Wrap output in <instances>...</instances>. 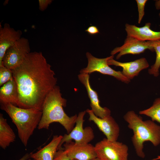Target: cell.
<instances>
[{
    "instance_id": "29",
    "label": "cell",
    "mask_w": 160,
    "mask_h": 160,
    "mask_svg": "<svg viewBox=\"0 0 160 160\" xmlns=\"http://www.w3.org/2000/svg\"><path fill=\"white\" fill-rule=\"evenodd\" d=\"M90 160H100V159H99L97 157L94 159H92Z\"/></svg>"
},
{
    "instance_id": "18",
    "label": "cell",
    "mask_w": 160,
    "mask_h": 160,
    "mask_svg": "<svg viewBox=\"0 0 160 160\" xmlns=\"http://www.w3.org/2000/svg\"><path fill=\"white\" fill-rule=\"evenodd\" d=\"M16 135L3 115L0 113V146L5 149L15 140Z\"/></svg>"
},
{
    "instance_id": "10",
    "label": "cell",
    "mask_w": 160,
    "mask_h": 160,
    "mask_svg": "<svg viewBox=\"0 0 160 160\" xmlns=\"http://www.w3.org/2000/svg\"><path fill=\"white\" fill-rule=\"evenodd\" d=\"M154 51L150 41H142L131 36H127L122 45L115 48L111 52V55L118 53L116 59L127 54L137 55L143 52L146 50Z\"/></svg>"
},
{
    "instance_id": "22",
    "label": "cell",
    "mask_w": 160,
    "mask_h": 160,
    "mask_svg": "<svg viewBox=\"0 0 160 160\" xmlns=\"http://www.w3.org/2000/svg\"><path fill=\"white\" fill-rule=\"evenodd\" d=\"M138 12V22L140 23L145 14V7L147 0H136Z\"/></svg>"
},
{
    "instance_id": "24",
    "label": "cell",
    "mask_w": 160,
    "mask_h": 160,
    "mask_svg": "<svg viewBox=\"0 0 160 160\" xmlns=\"http://www.w3.org/2000/svg\"><path fill=\"white\" fill-rule=\"evenodd\" d=\"M52 0H39V9L41 11H44L48 6L52 2Z\"/></svg>"
},
{
    "instance_id": "26",
    "label": "cell",
    "mask_w": 160,
    "mask_h": 160,
    "mask_svg": "<svg viewBox=\"0 0 160 160\" xmlns=\"http://www.w3.org/2000/svg\"><path fill=\"white\" fill-rule=\"evenodd\" d=\"M31 153H27L19 160H31Z\"/></svg>"
},
{
    "instance_id": "7",
    "label": "cell",
    "mask_w": 160,
    "mask_h": 160,
    "mask_svg": "<svg viewBox=\"0 0 160 160\" xmlns=\"http://www.w3.org/2000/svg\"><path fill=\"white\" fill-rule=\"evenodd\" d=\"M86 55L88 59V65L86 67L81 70L80 73L89 74L96 71L103 74L112 76L125 83L128 84L130 82V80L125 76L121 71H116L108 65V60L114 57V55L99 58L94 57L89 52L86 53Z\"/></svg>"
},
{
    "instance_id": "5",
    "label": "cell",
    "mask_w": 160,
    "mask_h": 160,
    "mask_svg": "<svg viewBox=\"0 0 160 160\" xmlns=\"http://www.w3.org/2000/svg\"><path fill=\"white\" fill-rule=\"evenodd\" d=\"M94 147L97 157L100 160H128V147L121 142L104 138Z\"/></svg>"
},
{
    "instance_id": "6",
    "label": "cell",
    "mask_w": 160,
    "mask_h": 160,
    "mask_svg": "<svg viewBox=\"0 0 160 160\" xmlns=\"http://www.w3.org/2000/svg\"><path fill=\"white\" fill-rule=\"evenodd\" d=\"M30 52L28 40L21 37L6 50L2 59V65L13 70L20 65Z\"/></svg>"
},
{
    "instance_id": "15",
    "label": "cell",
    "mask_w": 160,
    "mask_h": 160,
    "mask_svg": "<svg viewBox=\"0 0 160 160\" xmlns=\"http://www.w3.org/2000/svg\"><path fill=\"white\" fill-rule=\"evenodd\" d=\"M151 23H146L145 25L138 27L127 23L125 30L127 36H131L142 41H154L160 40V31H155L151 29Z\"/></svg>"
},
{
    "instance_id": "17",
    "label": "cell",
    "mask_w": 160,
    "mask_h": 160,
    "mask_svg": "<svg viewBox=\"0 0 160 160\" xmlns=\"http://www.w3.org/2000/svg\"><path fill=\"white\" fill-rule=\"evenodd\" d=\"M18 93L16 83L13 78L2 85L0 89V103H9L17 106Z\"/></svg>"
},
{
    "instance_id": "8",
    "label": "cell",
    "mask_w": 160,
    "mask_h": 160,
    "mask_svg": "<svg viewBox=\"0 0 160 160\" xmlns=\"http://www.w3.org/2000/svg\"><path fill=\"white\" fill-rule=\"evenodd\" d=\"M86 111L80 112L77 116L75 127L68 134H65L61 140L57 148V150L62 148V145L64 143L74 140L76 143H89L95 137L92 128L90 127L83 128L84 118Z\"/></svg>"
},
{
    "instance_id": "12",
    "label": "cell",
    "mask_w": 160,
    "mask_h": 160,
    "mask_svg": "<svg viewBox=\"0 0 160 160\" xmlns=\"http://www.w3.org/2000/svg\"><path fill=\"white\" fill-rule=\"evenodd\" d=\"M78 76L80 82L86 89L90 101L91 110L94 114L97 117L101 118L110 116V110L107 107H102L100 105L97 93L90 86L89 74L86 73H80Z\"/></svg>"
},
{
    "instance_id": "16",
    "label": "cell",
    "mask_w": 160,
    "mask_h": 160,
    "mask_svg": "<svg viewBox=\"0 0 160 160\" xmlns=\"http://www.w3.org/2000/svg\"><path fill=\"white\" fill-rule=\"evenodd\" d=\"M63 136H54L47 145L34 153H31V157L34 160H53Z\"/></svg>"
},
{
    "instance_id": "21",
    "label": "cell",
    "mask_w": 160,
    "mask_h": 160,
    "mask_svg": "<svg viewBox=\"0 0 160 160\" xmlns=\"http://www.w3.org/2000/svg\"><path fill=\"white\" fill-rule=\"evenodd\" d=\"M13 78L11 70L4 66H0V86Z\"/></svg>"
},
{
    "instance_id": "30",
    "label": "cell",
    "mask_w": 160,
    "mask_h": 160,
    "mask_svg": "<svg viewBox=\"0 0 160 160\" xmlns=\"http://www.w3.org/2000/svg\"><path fill=\"white\" fill-rule=\"evenodd\" d=\"M159 17H160V11L159 13Z\"/></svg>"
},
{
    "instance_id": "28",
    "label": "cell",
    "mask_w": 160,
    "mask_h": 160,
    "mask_svg": "<svg viewBox=\"0 0 160 160\" xmlns=\"http://www.w3.org/2000/svg\"><path fill=\"white\" fill-rule=\"evenodd\" d=\"M159 159H160V156H158L157 158L153 159L152 160H157Z\"/></svg>"
},
{
    "instance_id": "2",
    "label": "cell",
    "mask_w": 160,
    "mask_h": 160,
    "mask_svg": "<svg viewBox=\"0 0 160 160\" xmlns=\"http://www.w3.org/2000/svg\"><path fill=\"white\" fill-rule=\"evenodd\" d=\"M66 100L63 98L59 87L56 86L47 95L44 102L42 116L38 128L48 129L50 124L58 122L69 133L74 128L77 116H69L63 108L66 106Z\"/></svg>"
},
{
    "instance_id": "13",
    "label": "cell",
    "mask_w": 160,
    "mask_h": 160,
    "mask_svg": "<svg viewBox=\"0 0 160 160\" xmlns=\"http://www.w3.org/2000/svg\"><path fill=\"white\" fill-rule=\"evenodd\" d=\"M113 57H114L108 60V65H113L122 68V71L121 72L122 74L130 80L135 77L137 76L141 71L149 66L148 62L144 57L127 62L117 61L113 59Z\"/></svg>"
},
{
    "instance_id": "31",
    "label": "cell",
    "mask_w": 160,
    "mask_h": 160,
    "mask_svg": "<svg viewBox=\"0 0 160 160\" xmlns=\"http://www.w3.org/2000/svg\"></svg>"
},
{
    "instance_id": "19",
    "label": "cell",
    "mask_w": 160,
    "mask_h": 160,
    "mask_svg": "<svg viewBox=\"0 0 160 160\" xmlns=\"http://www.w3.org/2000/svg\"><path fill=\"white\" fill-rule=\"evenodd\" d=\"M139 113L147 116L150 117L153 121L160 123V97L156 98L151 107L140 111Z\"/></svg>"
},
{
    "instance_id": "20",
    "label": "cell",
    "mask_w": 160,
    "mask_h": 160,
    "mask_svg": "<svg viewBox=\"0 0 160 160\" xmlns=\"http://www.w3.org/2000/svg\"><path fill=\"white\" fill-rule=\"evenodd\" d=\"M151 46L156 53V60L154 63L148 70V73L155 77L159 75L160 68V40L150 41Z\"/></svg>"
},
{
    "instance_id": "3",
    "label": "cell",
    "mask_w": 160,
    "mask_h": 160,
    "mask_svg": "<svg viewBox=\"0 0 160 160\" xmlns=\"http://www.w3.org/2000/svg\"><path fill=\"white\" fill-rule=\"evenodd\" d=\"M124 119L128 123V127L133 132L132 141L136 154L144 158V143L150 141L155 146L160 144V126L151 120H143L142 117L132 110L126 113Z\"/></svg>"
},
{
    "instance_id": "11",
    "label": "cell",
    "mask_w": 160,
    "mask_h": 160,
    "mask_svg": "<svg viewBox=\"0 0 160 160\" xmlns=\"http://www.w3.org/2000/svg\"><path fill=\"white\" fill-rule=\"evenodd\" d=\"M63 146L68 155L73 160H90L97 157L94 146L90 144L76 143L71 140Z\"/></svg>"
},
{
    "instance_id": "25",
    "label": "cell",
    "mask_w": 160,
    "mask_h": 160,
    "mask_svg": "<svg viewBox=\"0 0 160 160\" xmlns=\"http://www.w3.org/2000/svg\"><path fill=\"white\" fill-rule=\"evenodd\" d=\"M89 34L94 35L99 33V30L95 26L92 25L89 26L85 30Z\"/></svg>"
},
{
    "instance_id": "23",
    "label": "cell",
    "mask_w": 160,
    "mask_h": 160,
    "mask_svg": "<svg viewBox=\"0 0 160 160\" xmlns=\"http://www.w3.org/2000/svg\"><path fill=\"white\" fill-rule=\"evenodd\" d=\"M53 160H73L67 154L62 148L56 152Z\"/></svg>"
},
{
    "instance_id": "9",
    "label": "cell",
    "mask_w": 160,
    "mask_h": 160,
    "mask_svg": "<svg viewBox=\"0 0 160 160\" xmlns=\"http://www.w3.org/2000/svg\"><path fill=\"white\" fill-rule=\"evenodd\" d=\"M86 111L89 115V121H92L96 124L108 140L111 141H117L120 128L112 116L110 115L101 118L96 116L91 110L87 109Z\"/></svg>"
},
{
    "instance_id": "27",
    "label": "cell",
    "mask_w": 160,
    "mask_h": 160,
    "mask_svg": "<svg viewBox=\"0 0 160 160\" xmlns=\"http://www.w3.org/2000/svg\"><path fill=\"white\" fill-rule=\"evenodd\" d=\"M155 6L157 9H160V0H156L155 3Z\"/></svg>"
},
{
    "instance_id": "1",
    "label": "cell",
    "mask_w": 160,
    "mask_h": 160,
    "mask_svg": "<svg viewBox=\"0 0 160 160\" xmlns=\"http://www.w3.org/2000/svg\"><path fill=\"white\" fill-rule=\"evenodd\" d=\"M51 67L41 52H34L12 70L18 91L17 107L42 111L46 97L57 83Z\"/></svg>"
},
{
    "instance_id": "4",
    "label": "cell",
    "mask_w": 160,
    "mask_h": 160,
    "mask_svg": "<svg viewBox=\"0 0 160 160\" xmlns=\"http://www.w3.org/2000/svg\"><path fill=\"white\" fill-rule=\"evenodd\" d=\"M0 108L8 114L16 125L19 138L26 147L40 121L42 111L33 108H22L9 103H0Z\"/></svg>"
},
{
    "instance_id": "14",
    "label": "cell",
    "mask_w": 160,
    "mask_h": 160,
    "mask_svg": "<svg viewBox=\"0 0 160 160\" xmlns=\"http://www.w3.org/2000/svg\"><path fill=\"white\" fill-rule=\"evenodd\" d=\"M22 31L15 30L7 23L0 27V66L6 50L21 38Z\"/></svg>"
}]
</instances>
